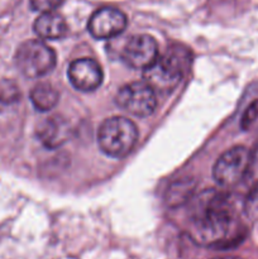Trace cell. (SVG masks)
<instances>
[{
    "label": "cell",
    "instance_id": "15",
    "mask_svg": "<svg viewBox=\"0 0 258 259\" xmlns=\"http://www.w3.org/2000/svg\"><path fill=\"white\" fill-rule=\"evenodd\" d=\"M244 211L252 220H258V182L252 187L244 201Z\"/></svg>",
    "mask_w": 258,
    "mask_h": 259
},
{
    "label": "cell",
    "instance_id": "7",
    "mask_svg": "<svg viewBox=\"0 0 258 259\" xmlns=\"http://www.w3.org/2000/svg\"><path fill=\"white\" fill-rule=\"evenodd\" d=\"M158 45L148 34L132 35L121 50V60L129 67L144 70L158 58Z\"/></svg>",
    "mask_w": 258,
    "mask_h": 259
},
{
    "label": "cell",
    "instance_id": "8",
    "mask_svg": "<svg viewBox=\"0 0 258 259\" xmlns=\"http://www.w3.org/2000/svg\"><path fill=\"white\" fill-rule=\"evenodd\" d=\"M128 20L121 10L105 7L96 10L89 19L88 29L96 39H108L121 34L125 30Z\"/></svg>",
    "mask_w": 258,
    "mask_h": 259
},
{
    "label": "cell",
    "instance_id": "4",
    "mask_svg": "<svg viewBox=\"0 0 258 259\" xmlns=\"http://www.w3.org/2000/svg\"><path fill=\"white\" fill-rule=\"evenodd\" d=\"M15 65L25 77H42L55 68L56 52L43 40H25L15 52Z\"/></svg>",
    "mask_w": 258,
    "mask_h": 259
},
{
    "label": "cell",
    "instance_id": "1",
    "mask_svg": "<svg viewBox=\"0 0 258 259\" xmlns=\"http://www.w3.org/2000/svg\"><path fill=\"white\" fill-rule=\"evenodd\" d=\"M192 238L200 244L220 245L238 237V224L225 196L209 194L195 214L191 224Z\"/></svg>",
    "mask_w": 258,
    "mask_h": 259
},
{
    "label": "cell",
    "instance_id": "2",
    "mask_svg": "<svg viewBox=\"0 0 258 259\" xmlns=\"http://www.w3.org/2000/svg\"><path fill=\"white\" fill-rule=\"evenodd\" d=\"M191 57L190 52L181 46H172L163 55L143 70L144 82L157 93H169L182 80L189 70Z\"/></svg>",
    "mask_w": 258,
    "mask_h": 259
},
{
    "label": "cell",
    "instance_id": "17",
    "mask_svg": "<svg viewBox=\"0 0 258 259\" xmlns=\"http://www.w3.org/2000/svg\"><path fill=\"white\" fill-rule=\"evenodd\" d=\"M258 118V100L253 101L249 106L247 108V110L244 111L242 118V128L247 129L248 126L252 125Z\"/></svg>",
    "mask_w": 258,
    "mask_h": 259
},
{
    "label": "cell",
    "instance_id": "16",
    "mask_svg": "<svg viewBox=\"0 0 258 259\" xmlns=\"http://www.w3.org/2000/svg\"><path fill=\"white\" fill-rule=\"evenodd\" d=\"M62 3L63 0H29L30 8L39 13L55 12Z\"/></svg>",
    "mask_w": 258,
    "mask_h": 259
},
{
    "label": "cell",
    "instance_id": "12",
    "mask_svg": "<svg viewBox=\"0 0 258 259\" xmlns=\"http://www.w3.org/2000/svg\"><path fill=\"white\" fill-rule=\"evenodd\" d=\"M30 101L35 110L50 111L58 103V93L51 83L39 82L30 91Z\"/></svg>",
    "mask_w": 258,
    "mask_h": 259
},
{
    "label": "cell",
    "instance_id": "11",
    "mask_svg": "<svg viewBox=\"0 0 258 259\" xmlns=\"http://www.w3.org/2000/svg\"><path fill=\"white\" fill-rule=\"evenodd\" d=\"M34 33L46 40L61 39L67 34V23L63 19L62 15L56 12L40 13L39 17L35 19Z\"/></svg>",
    "mask_w": 258,
    "mask_h": 259
},
{
    "label": "cell",
    "instance_id": "9",
    "mask_svg": "<svg viewBox=\"0 0 258 259\" xmlns=\"http://www.w3.org/2000/svg\"><path fill=\"white\" fill-rule=\"evenodd\" d=\"M67 75L71 85L83 93L96 90L104 78L100 65L91 58H80L71 62Z\"/></svg>",
    "mask_w": 258,
    "mask_h": 259
},
{
    "label": "cell",
    "instance_id": "3",
    "mask_svg": "<svg viewBox=\"0 0 258 259\" xmlns=\"http://www.w3.org/2000/svg\"><path fill=\"white\" fill-rule=\"evenodd\" d=\"M138 139L137 125L124 116H113L103 121L98 131V143L101 151L113 158L125 157Z\"/></svg>",
    "mask_w": 258,
    "mask_h": 259
},
{
    "label": "cell",
    "instance_id": "6",
    "mask_svg": "<svg viewBox=\"0 0 258 259\" xmlns=\"http://www.w3.org/2000/svg\"><path fill=\"white\" fill-rule=\"evenodd\" d=\"M115 103L126 113L144 118L156 110L157 94L144 81H136L124 85L116 93Z\"/></svg>",
    "mask_w": 258,
    "mask_h": 259
},
{
    "label": "cell",
    "instance_id": "5",
    "mask_svg": "<svg viewBox=\"0 0 258 259\" xmlns=\"http://www.w3.org/2000/svg\"><path fill=\"white\" fill-rule=\"evenodd\" d=\"M250 164L252 152L243 146L233 147L217 159L212 168V176L220 186H235L245 179L250 171Z\"/></svg>",
    "mask_w": 258,
    "mask_h": 259
},
{
    "label": "cell",
    "instance_id": "19",
    "mask_svg": "<svg viewBox=\"0 0 258 259\" xmlns=\"http://www.w3.org/2000/svg\"><path fill=\"white\" fill-rule=\"evenodd\" d=\"M212 259H243V258L232 257V255H227V257H217V258H212Z\"/></svg>",
    "mask_w": 258,
    "mask_h": 259
},
{
    "label": "cell",
    "instance_id": "14",
    "mask_svg": "<svg viewBox=\"0 0 258 259\" xmlns=\"http://www.w3.org/2000/svg\"><path fill=\"white\" fill-rule=\"evenodd\" d=\"M20 100V90L12 80H0V111L14 106Z\"/></svg>",
    "mask_w": 258,
    "mask_h": 259
},
{
    "label": "cell",
    "instance_id": "13",
    "mask_svg": "<svg viewBox=\"0 0 258 259\" xmlns=\"http://www.w3.org/2000/svg\"><path fill=\"white\" fill-rule=\"evenodd\" d=\"M194 182L190 179L180 180L168 187L166 194V202L169 206H180L184 205L191 197L194 191Z\"/></svg>",
    "mask_w": 258,
    "mask_h": 259
},
{
    "label": "cell",
    "instance_id": "10",
    "mask_svg": "<svg viewBox=\"0 0 258 259\" xmlns=\"http://www.w3.org/2000/svg\"><path fill=\"white\" fill-rule=\"evenodd\" d=\"M37 137L47 148H58L70 137V125L61 116H48L37 126Z\"/></svg>",
    "mask_w": 258,
    "mask_h": 259
},
{
    "label": "cell",
    "instance_id": "18",
    "mask_svg": "<svg viewBox=\"0 0 258 259\" xmlns=\"http://www.w3.org/2000/svg\"><path fill=\"white\" fill-rule=\"evenodd\" d=\"M253 167H258V146L254 148V152H252V164H250V169Z\"/></svg>",
    "mask_w": 258,
    "mask_h": 259
}]
</instances>
